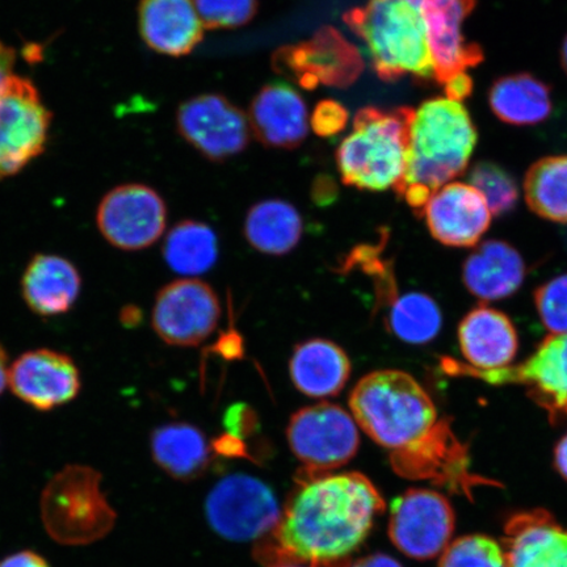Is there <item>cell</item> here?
I'll use <instances>...</instances> for the list:
<instances>
[{
  "mask_svg": "<svg viewBox=\"0 0 567 567\" xmlns=\"http://www.w3.org/2000/svg\"><path fill=\"white\" fill-rule=\"evenodd\" d=\"M385 512L379 488L364 474L303 470L278 526L255 548L268 566L350 567L375 517Z\"/></svg>",
  "mask_w": 567,
  "mask_h": 567,
  "instance_id": "cell-1",
  "label": "cell"
},
{
  "mask_svg": "<svg viewBox=\"0 0 567 567\" xmlns=\"http://www.w3.org/2000/svg\"><path fill=\"white\" fill-rule=\"evenodd\" d=\"M477 144V130L463 102L435 97L414 111L405 175L395 193L415 212L463 174Z\"/></svg>",
  "mask_w": 567,
  "mask_h": 567,
  "instance_id": "cell-2",
  "label": "cell"
},
{
  "mask_svg": "<svg viewBox=\"0 0 567 567\" xmlns=\"http://www.w3.org/2000/svg\"><path fill=\"white\" fill-rule=\"evenodd\" d=\"M359 427L390 452L420 441L437 422L434 401L413 375L385 370L364 375L350 395Z\"/></svg>",
  "mask_w": 567,
  "mask_h": 567,
  "instance_id": "cell-3",
  "label": "cell"
},
{
  "mask_svg": "<svg viewBox=\"0 0 567 567\" xmlns=\"http://www.w3.org/2000/svg\"><path fill=\"white\" fill-rule=\"evenodd\" d=\"M344 21L365 42L380 80L393 83L411 75L435 81L427 28L408 0H370L347 12Z\"/></svg>",
  "mask_w": 567,
  "mask_h": 567,
  "instance_id": "cell-4",
  "label": "cell"
},
{
  "mask_svg": "<svg viewBox=\"0 0 567 567\" xmlns=\"http://www.w3.org/2000/svg\"><path fill=\"white\" fill-rule=\"evenodd\" d=\"M414 110L367 106L354 116L352 132L339 145L337 163L346 186L381 193L405 175Z\"/></svg>",
  "mask_w": 567,
  "mask_h": 567,
  "instance_id": "cell-5",
  "label": "cell"
},
{
  "mask_svg": "<svg viewBox=\"0 0 567 567\" xmlns=\"http://www.w3.org/2000/svg\"><path fill=\"white\" fill-rule=\"evenodd\" d=\"M101 482V473L83 465H69L49 482L41 496V515L56 543L87 545L115 526L116 513L106 502Z\"/></svg>",
  "mask_w": 567,
  "mask_h": 567,
  "instance_id": "cell-6",
  "label": "cell"
},
{
  "mask_svg": "<svg viewBox=\"0 0 567 567\" xmlns=\"http://www.w3.org/2000/svg\"><path fill=\"white\" fill-rule=\"evenodd\" d=\"M427 28L429 44L434 63L435 82L446 97L463 102L472 95L470 70L484 61L482 49L467 41L463 25L476 9V0H408Z\"/></svg>",
  "mask_w": 567,
  "mask_h": 567,
  "instance_id": "cell-7",
  "label": "cell"
},
{
  "mask_svg": "<svg viewBox=\"0 0 567 567\" xmlns=\"http://www.w3.org/2000/svg\"><path fill=\"white\" fill-rule=\"evenodd\" d=\"M442 368L453 378L476 379L492 385H526L529 399L547 411L551 422L567 420V334L544 339L522 364L480 371L461 361L443 359Z\"/></svg>",
  "mask_w": 567,
  "mask_h": 567,
  "instance_id": "cell-8",
  "label": "cell"
},
{
  "mask_svg": "<svg viewBox=\"0 0 567 567\" xmlns=\"http://www.w3.org/2000/svg\"><path fill=\"white\" fill-rule=\"evenodd\" d=\"M390 464L403 478L431 481L471 499L474 488L496 485L472 472L470 450L460 441L449 420L437 421L420 441L390 452Z\"/></svg>",
  "mask_w": 567,
  "mask_h": 567,
  "instance_id": "cell-9",
  "label": "cell"
},
{
  "mask_svg": "<svg viewBox=\"0 0 567 567\" xmlns=\"http://www.w3.org/2000/svg\"><path fill=\"white\" fill-rule=\"evenodd\" d=\"M205 516L217 535L229 542L261 540L278 526V498L264 481L231 474L218 481L205 501Z\"/></svg>",
  "mask_w": 567,
  "mask_h": 567,
  "instance_id": "cell-10",
  "label": "cell"
},
{
  "mask_svg": "<svg viewBox=\"0 0 567 567\" xmlns=\"http://www.w3.org/2000/svg\"><path fill=\"white\" fill-rule=\"evenodd\" d=\"M287 437L303 470L329 473L357 456L360 435L353 416L336 403L303 408L290 417Z\"/></svg>",
  "mask_w": 567,
  "mask_h": 567,
  "instance_id": "cell-11",
  "label": "cell"
},
{
  "mask_svg": "<svg viewBox=\"0 0 567 567\" xmlns=\"http://www.w3.org/2000/svg\"><path fill=\"white\" fill-rule=\"evenodd\" d=\"M52 113L25 78L11 75L0 89V181L44 152Z\"/></svg>",
  "mask_w": 567,
  "mask_h": 567,
  "instance_id": "cell-12",
  "label": "cell"
},
{
  "mask_svg": "<svg viewBox=\"0 0 567 567\" xmlns=\"http://www.w3.org/2000/svg\"><path fill=\"white\" fill-rule=\"evenodd\" d=\"M455 528L456 514L451 502L430 488H410L390 508V542L417 561L441 556Z\"/></svg>",
  "mask_w": 567,
  "mask_h": 567,
  "instance_id": "cell-13",
  "label": "cell"
},
{
  "mask_svg": "<svg viewBox=\"0 0 567 567\" xmlns=\"http://www.w3.org/2000/svg\"><path fill=\"white\" fill-rule=\"evenodd\" d=\"M274 68L307 90L346 89L363 73L364 62L357 47L334 28L323 27L310 40L276 52Z\"/></svg>",
  "mask_w": 567,
  "mask_h": 567,
  "instance_id": "cell-14",
  "label": "cell"
},
{
  "mask_svg": "<svg viewBox=\"0 0 567 567\" xmlns=\"http://www.w3.org/2000/svg\"><path fill=\"white\" fill-rule=\"evenodd\" d=\"M219 318L221 303L215 290L197 279H181L159 290L152 322L163 342L195 347L216 331Z\"/></svg>",
  "mask_w": 567,
  "mask_h": 567,
  "instance_id": "cell-15",
  "label": "cell"
},
{
  "mask_svg": "<svg viewBox=\"0 0 567 567\" xmlns=\"http://www.w3.org/2000/svg\"><path fill=\"white\" fill-rule=\"evenodd\" d=\"M167 209L151 187L125 184L106 194L97 208L96 224L102 236L123 251L153 246L166 229Z\"/></svg>",
  "mask_w": 567,
  "mask_h": 567,
  "instance_id": "cell-16",
  "label": "cell"
},
{
  "mask_svg": "<svg viewBox=\"0 0 567 567\" xmlns=\"http://www.w3.org/2000/svg\"><path fill=\"white\" fill-rule=\"evenodd\" d=\"M183 138L210 161L221 162L244 152L250 141V122L223 95L189 99L177 112Z\"/></svg>",
  "mask_w": 567,
  "mask_h": 567,
  "instance_id": "cell-17",
  "label": "cell"
},
{
  "mask_svg": "<svg viewBox=\"0 0 567 567\" xmlns=\"http://www.w3.org/2000/svg\"><path fill=\"white\" fill-rule=\"evenodd\" d=\"M9 386L34 410L51 411L74 401L81 392V373L66 353L40 349L13 361Z\"/></svg>",
  "mask_w": 567,
  "mask_h": 567,
  "instance_id": "cell-18",
  "label": "cell"
},
{
  "mask_svg": "<svg viewBox=\"0 0 567 567\" xmlns=\"http://www.w3.org/2000/svg\"><path fill=\"white\" fill-rule=\"evenodd\" d=\"M421 216L439 243L451 247H472L492 223L484 196L466 183H449L430 197Z\"/></svg>",
  "mask_w": 567,
  "mask_h": 567,
  "instance_id": "cell-19",
  "label": "cell"
},
{
  "mask_svg": "<svg viewBox=\"0 0 567 567\" xmlns=\"http://www.w3.org/2000/svg\"><path fill=\"white\" fill-rule=\"evenodd\" d=\"M501 543L508 567H567V528L547 509L509 516Z\"/></svg>",
  "mask_w": 567,
  "mask_h": 567,
  "instance_id": "cell-20",
  "label": "cell"
},
{
  "mask_svg": "<svg viewBox=\"0 0 567 567\" xmlns=\"http://www.w3.org/2000/svg\"><path fill=\"white\" fill-rule=\"evenodd\" d=\"M255 137L276 148H295L308 136V110L292 86L274 82L254 97L248 117Z\"/></svg>",
  "mask_w": 567,
  "mask_h": 567,
  "instance_id": "cell-21",
  "label": "cell"
},
{
  "mask_svg": "<svg viewBox=\"0 0 567 567\" xmlns=\"http://www.w3.org/2000/svg\"><path fill=\"white\" fill-rule=\"evenodd\" d=\"M138 24L147 47L162 54H189L204 38L193 0H141Z\"/></svg>",
  "mask_w": 567,
  "mask_h": 567,
  "instance_id": "cell-22",
  "label": "cell"
},
{
  "mask_svg": "<svg viewBox=\"0 0 567 567\" xmlns=\"http://www.w3.org/2000/svg\"><path fill=\"white\" fill-rule=\"evenodd\" d=\"M458 343L465 364L480 371L512 365L519 349L516 330L502 311L473 309L458 326Z\"/></svg>",
  "mask_w": 567,
  "mask_h": 567,
  "instance_id": "cell-23",
  "label": "cell"
},
{
  "mask_svg": "<svg viewBox=\"0 0 567 567\" xmlns=\"http://www.w3.org/2000/svg\"><path fill=\"white\" fill-rule=\"evenodd\" d=\"M81 288L78 268L59 255H35L21 279L27 307L41 317L66 315L80 297Z\"/></svg>",
  "mask_w": 567,
  "mask_h": 567,
  "instance_id": "cell-24",
  "label": "cell"
},
{
  "mask_svg": "<svg viewBox=\"0 0 567 567\" xmlns=\"http://www.w3.org/2000/svg\"><path fill=\"white\" fill-rule=\"evenodd\" d=\"M352 371L349 354L328 339L297 344L289 361L293 385L310 399H330L344 389Z\"/></svg>",
  "mask_w": 567,
  "mask_h": 567,
  "instance_id": "cell-25",
  "label": "cell"
},
{
  "mask_svg": "<svg viewBox=\"0 0 567 567\" xmlns=\"http://www.w3.org/2000/svg\"><path fill=\"white\" fill-rule=\"evenodd\" d=\"M526 278V264L515 247L503 240H486L465 260L463 280L473 296L495 301L512 296Z\"/></svg>",
  "mask_w": 567,
  "mask_h": 567,
  "instance_id": "cell-26",
  "label": "cell"
},
{
  "mask_svg": "<svg viewBox=\"0 0 567 567\" xmlns=\"http://www.w3.org/2000/svg\"><path fill=\"white\" fill-rule=\"evenodd\" d=\"M152 456L162 471L179 481H193L208 471L212 445L193 424L174 422L155 429L151 437Z\"/></svg>",
  "mask_w": 567,
  "mask_h": 567,
  "instance_id": "cell-27",
  "label": "cell"
},
{
  "mask_svg": "<svg viewBox=\"0 0 567 567\" xmlns=\"http://www.w3.org/2000/svg\"><path fill=\"white\" fill-rule=\"evenodd\" d=\"M488 104L503 123L537 125L550 116L551 92L547 83L522 73L499 78L488 92Z\"/></svg>",
  "mask_w": 567,
  "mask_h": 567,
  "instance_id": "cell-28",
  "label": "cell"
},
{
  "mask_svg": "<svg viewBox=\"0 0 567 567\" xmlns=\"http://www.w3.org/2000/svg\"><path fill=\"white\" fill-rule=\"evenodd\" d=\"M302 218L292 204L266 200L247 213L245 237L255 250L267 255H286L300 244Z\"/></svg>",
  "mask_w": 567,
  "mask_h": 567,
  "instance_id": "cell-29",
  "label": "cell"
},
{
  "mask_svg": "<svg viewBox=\"0 0 567 567\" xmlns=\"http://www.w3.org/2000/svg\"><path fill=\"white\" fill-rule=\"evenodd\" d=\"M163 257L176 274L197 276L208 272L218 259L216 233L203 223L177 224L163 244Z\"/></svg>",
  "mask_w": 567,
  "mask_h": 567,
  "instance_id": "cell-30",
  "label": "cell"
},
{
  "mask_svg": "<svg viewBox=\"0 0 567 567\" xmlns=\"http://www.w3.org/2000/svg\"><path fill=\"white\" fill-rule=\"evenodd\" d=\"M524 194L537 216L567 224V155L537 161L528 169Z\"/></svg>",
  "mask_w": 567,
  "mask_h": 567,
  "instance_id": "cell-31",
  "label": "cell"
},
{
  "mask_svg": "<svg viewBox=\"0 0 567 567\" xmlns=\"http://www.w3.org/2000/svg\"><path fill=\"white\" fill-rule=\"evenodd\" d=\"M443 317L437 303L424 293H406L390 302L388 326L409 344H425L442 330Z\"/></svg>",
  "mask_w": 567,
  "mask_h": 567,
  "instance_id": "cell-32",
  "label": "cell"
},
{
  "mask_svg": "<svg viewBox=\"0 0 567 567\" xmlns=\"http://www.w3.org/2000/svg\"><path fill=\"white\" fill-rule=\"evenodd\" d=\"M439 567H508L505 548L487 535H466L452 540Z\"/></svg>",
  "mask_w": 567,
  "mask_h": 567,
  "instance_id": "cell-33",
  "label": "cell"
},
{
  "mask_svg": "<svg viewBox=\"0 0 567 567\" xmlns=\"http://www.w3.org/2000/svg\"><path fill=\"white\" fill-rule=\"evenodd\" d=\"M471 186L484 196L494 216L513 210L519 198V188L514 177L492 162H480L472 168Z\"/></svg>",
  "mask_w": 567,
  "mask_h": 567,
  "instance_id": "cell-34",
  "label": "cell"
},
{
  "mask_svg": "<svg viewBox=\"0 0 567 567\" xmlns=\"http://www.w3.org/2000/svg\"><path fill=\"white\" fill-rule=\"evenodd\" d=\"M207 30L245 25L258 11V0H193Z\"/></svg>",
  "mask_w": 567,
  "mask_h": 567,
  "instance_id": "cell-35",
  "label": "cell"
},
{
  "mask_svg": "<svg viewBox=\"0 0 567 567\" xmlns=\"http://www.w3.org/2000/svg\"><path fill=\"white\" fill-rule=\"evenodd\" d=\"M535 303L551 336L567 334V274L543 284L535 292Z\"/></svg>",
  "mask_w": 567,
  "mask_h": 567,
  "instance_id": "cell-36",
  "label": "cell"
},
{
  "mask_svg": "<svg viewBox=\"0 0 567 567\" xmlns=\"http://www.w3.org/2000/svg\"><path fill=\"white\" fill-rule=\"evenodd\" d=\"M347 123H349V111L336 101L318 103L310 120L317 136L322 138L338 136L346 130Z\"/></svg>",
  "mask_w": 567,
  "mask_h": 567,
  "instance_id": "cell-37",
  "label": "cell"
},
{
  "mask_svg": "<svg viewBox=\"0 0 567 567\" xmlns=\"http://www.w3.org/2000/svg\"><path fill=\"white\" fill-rule=\"evenodd\" d=\"M258 416L251 408L238 403L228 410L225 415V427L228 434L240 439L251 436L258 427Z\"/></svg>",
  "mask_w": 567,
  "mask_h": 567,
  "instance_id": "cell-38",
  "label": "cell"
},
{
  "mask_svg": "<svg viewBox=\"0 0 567 567\" xmlns=\"http://www.w3.org/2000/svg\"><path fill=\"white\" fill-rule=\"evenodd\" d=\"M213 451L219 453V455L226 457H247V450L244 441L238 437H234L229 434H225L218 437L212 445Z\"/></svg>",
  "mask_w": 567,
  "mask_h": 567,
  "instance_id": "cell-39",
  "label": "cell"
},
{
  "mask_svg": "<svg viewBox=\"0 0 567 567\" xmlns=\"http://www.w3.org/2000/svg\"><path fill=\"white\" fill-rule=\"evenodd\" d=\"M0 567H49L44 558L31 550L19 551L0 561Z\"/></svg>",
  "mask_w": 567,
  "mask_h": 567,
  "instance_id": "cell-40",
  "label": "cell"
},
{
  "mask_svg": "<svg viewBox=\"0 0 567 567\" xmlns=\"http://www.w3.org/2000/svg\"><path fill=\"white\" fill-rule=\"evenodd\" d=\"M17 55L13 49L0 41V89L12 75L13 65H16Z\"/></svg>",
  "mask_w": 567,
  "mask_h": 567,
  "instance_id": "cell-41",
  "label": "cell"
},
{
  "mask_svg": "<svg viewBox=\"0 0 567 567\" xmlns=\"http://www.w3.org/2000/svg\"><path fill=\"white\" fill-rule=\"evenodd\" d=\"M313 194L315 202L318 204H329L337 195L336 183L331 181V177H318Z\"/></svg>",
  "mask_w": 567,
  "mask_h": 567,
  "instance_id": "cell-42",
  "label": "cell"
},
{
  "mask_svg": "<svg viewBox=\"0 0 567 567\" xmlns=\"http://www.w3.org/2000/svg\"><path fill=\"white\" fill-rule=\"evenodd\" d=\"M350 567H403L395 558L384 555V553H374V555L358 559Z\"/></svg>",
  "mask_w": 567,
  "mask_h": 567,
  "instance_id": "cell-43",
  "label": "cell"
},
{
  "mask_svg": "<svg viewBox=\"0 0 567 567\" xmlns=\"http://www.w3.org/2000/svg\"><path fill=\"white\" fill-rule=\"evenodd\" d=\"M555 466L559 476L567 481V434L556 445Z\"/></svg>",
  "mask_w": 567,
  "mask_h": 567,
  "instance_id": "cell-44",
  "label": "cell"
},
{
  "mask_svg": "<svg viewBox=\"0 0 567 567\" xmlns=\"http://www.w3.org/2000/svg\"><path fill=\"white\" fill-rule=\"evenodd\" d=\"M9 357H7L3 346L0 344V395L4 392L6 386L9 385Z\"/></svg>",
  "mask_w": 567,
  "mask_h": 567,
  "instance_id": "cell-45",
  "label": "cell"
},
{
  "mask_svg": "<svg viewBox=\"0 0 567 567\" xmlns=\"http://www.w3.org/2000/svg\"><path fill=\"white\" fill-rule=\"evenodd\" d=\"M561 63H563L564 70L566 71V74H567V35H566V39L564 40V44L561 48Z\"/></svg>",
  "mask_w": 567,
  "mask_h": 567,
  "instance_id": "cell-46",
  "label": "cell"
},
{
  "mask_svg": "<svg viewBox=\"0 0 567 567\" xmlns=\"http://www.w3.org/2000/svg\"><path fill=\"white\" fill-rule=\"evenodd\" d=\"M274 567H303V566L289 564V565H278V566H274Z\"/></svg>",
  "mask_w": 567,
  "mask_h": 567,
  "instance_id": "cell-47",
  "label": "cell"
}]
</instances>
